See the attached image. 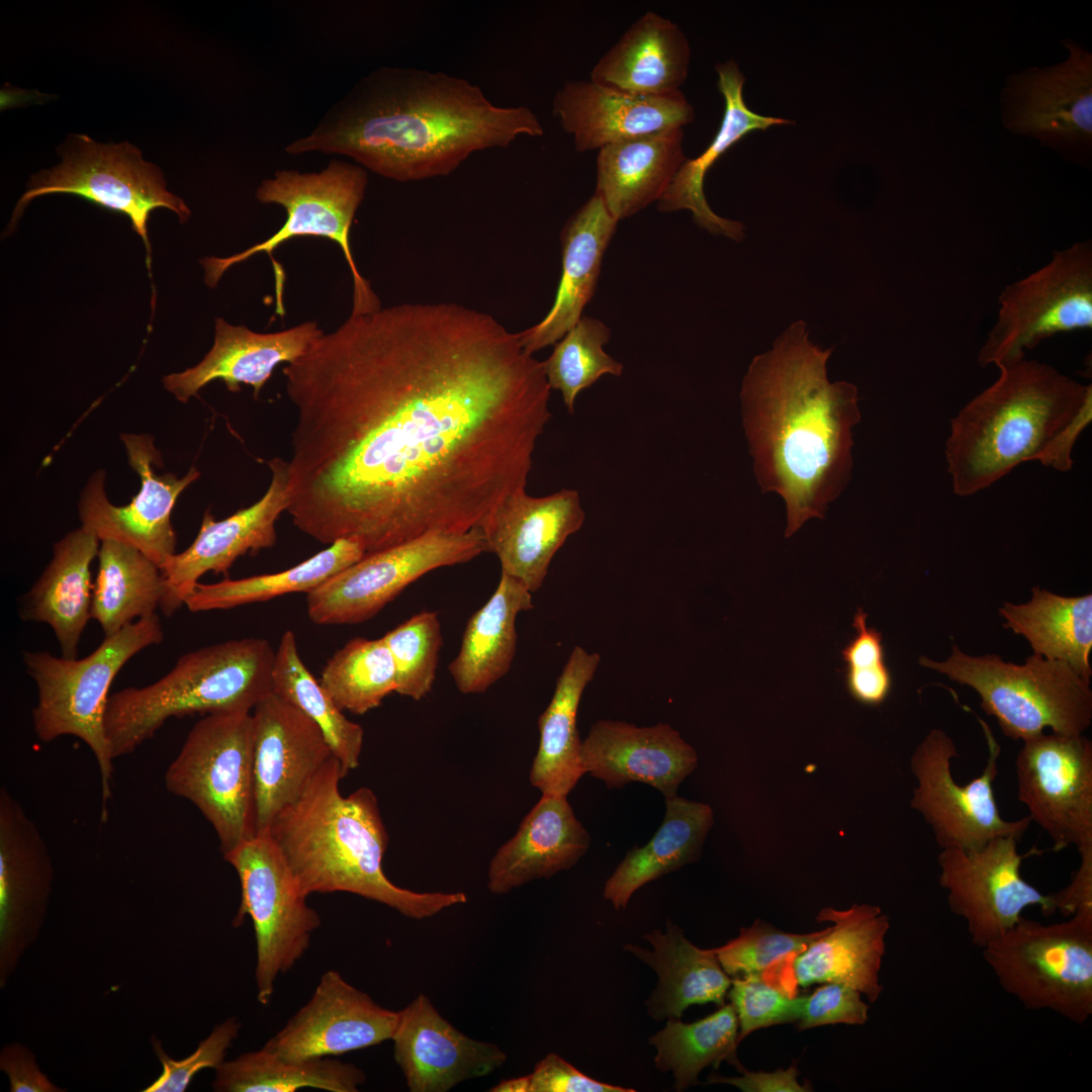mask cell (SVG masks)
I'll return each mask as SVG.
<instances>
[{
  "mask_svg": "<svg viewBox=\"0 0 1092 1092\" xmlns=\"http://www.w3.org/2000/svg\"><path fill=\"white\" fill-rule=\"evenodd\" d=\"M283 374L296 412L286 512L366 554L480 529L526 489L552 417L519 333L453 302L350 314Z\"/></svg>",
  "mask_w": 1092,
  "mask_h": 1092,
  "instance_id": "1",
  "label": "cell"
},
{
  "mask_svg": "<svg viewBox=\"0 0 1092 1092\" xmlns=\"http://www.w3.org/2000/svg\"><path fill=\"white\" fill-rule=\"evenodd\" d=\"M543 134L531 108L496 105L467 79L380 67L359 79L285 151L345 156L384 178L411 182L450 175L473 153Z\"/></svg>",
  "mask_w": 1092,
  "mask_h": 1092,
  "instance_id": "2",
  "label": "cell"
},
{
  "mask_svg": "<svg viewBox=\"0 0 1092 1092\" xmlns=\"http://www.w3.org/2000/svg\"><path fill=\"white\" fill-rule=\"evenodd\" d=\"M832 350L814 345L798 321L753 358L742 382V424L754 476L762 492L785 502L786 538L808 520L823 519L851 476L858 393L849 382L828 380Z\"/></svg>",
  "mask_w": 1092,
  "mask_h": 1092,
  "instance_id": "3",
  "label": "cell"
},
{
  "mask_svg": "<svg viewBox=\"0 0 1092 1092\" xmlns=\"http://www.w3.org/2000/svg\"><path fill=\"white\" fill-rule=\"evenodd\" d=\"M345 777L341 762L332 756L267 830L302 894L347 892L418 920L465 904L462 892L419 893L389 881L382 870L388 833L377 798L365 787L343 796L340 782Z\"/></svg>",
  "mask_w": 1092,
  "mask_h": 1092,
  "instance_id": "4",
  "label": "cell"
},
{
  "mask_svg": "<svg viewBox=\"0 0 1092 1092\" xmlns=\"http://www.w3.org/2000/svg\"><path fill=\"white\" fill-rule=\"evenodd\" d=\"M998 369L997 379L950 420L944 452L959 496L988 488L1021 463H1040L1092 395L1091 384L1036 360Z\"/></svg>",
  "mask_w": 1092,
  "mask_h": 1092,
  "instance_id": "5",
  "label": "cell"
},
{
  "mask_svg": "<svg viewBox=\"0 0 1092 1092\" xmlns=\"http://www.w3.org/2000/svg\"><path fill=\"white\" fill-rule=\"evenodd\" d=\"M274 658L264 638L228 640L180 656L149 686L110 695L104 728L113 759L134 751L172 717L251 712L272 693Z\"/></svg>",
  "mask_w": 1092,
  "mask_h": 1092,
  "instance_id": "6",
  "label": "cell"
},
{
  "mask_svg": "<svg viewBox=\"0 0 1092 1092\" xmlns=\"http://www.w3.org/2000/svg\"><path fill=\"white\" fill-rule=\"evenodd\" d=\"M163 638L160 618L154 614L105 636L92 653L81 659L57 657L47 651L23 653L26 672L37 689V703L32 710L35 734L43 742L72 735L87 744L100 772L102 815L112 794L113 757L104 728L110 686L131 657L160 644Z\"/></svg>",
  "mask_w": 1092,
  "mask_h": 1092,
  "instance_id": "7",
  "label": "cell"
},
{
  "mask_svg": "<svg viewBox=\"0 0 1092 1092\" xmlns=\"http://www.w3.org/2000/svg\"><path fill=\"white\" fill-rule=\"evenodd\" d=\"M368 184L367 170L356 163L333 159L320 172L278 170L264 179L255 196L264 204H278L286 211L283 225L271 237L229 257H204V281L209 288L218 283L232 266L251 257L266 253L275 275L276 312L284 314L283 287L285 273L275 260L274 251L284 243L299 237H317L339 245L353 280L351 314H366L381 308L380 300L369 282L361 275L350 246V229L356 211L363 201Z\"/></svg>",
  "mask_w": 1092,
  "mask_h": 1092,
  "instance_id": "8",
  "label": "cell"
},
{
  "mask_svg": "<svg viewBox=\"0 0 1092 1092\" xmlns=\"http://www.w3.org/2000/svg\"><path fill=\"white\" fill-rule=\"evenodd\" d=\"M919 663L975 690L985 713L1013 740H1026L1046 728L1080 735L1091 725L1090 678L1064 660L1032 654L1015 664L996 654L972 656L953 645L947 659L921 656Z\"/></svg>",
  "mask_w": 1092,
  "mask_h": 1092,
  "instance_id": "9",
  "label": "cell"
},
{
  "mask_svg": "<svg viewBox=\"0 0 1092 1092\" xmlns=\"http://www.w3.org/2000/svg\"><path fill=\"white\" fill-rule=\"evenodd\" d=\"M982 949L1001 988L1026 1009L1077 1024L1092 1015V915L1052 924L1021 916Z\"/></svg>",
  "mask_w": 1092,
  "mask_h": 1092,
  "instance_id": "10",
  "label": "cell"
},
{
  "mask_svg": "<svg viewBox=\"0 0 1092 1092\" xmlns=\"http://www.w3.org/2000/svg\"><path fill=\"white\" fill-rule=\"evenodd\" d=\"M251 712L206 714L165 774V787L196 806L222 854L257 834Z\"/></svg>",
  "mask_w": 1092,
  "mask_h": 1092,
  "instance_id": "11",
  "label": "cell"
},
{
  "mask_svg": "<svg viewBox=\"0 0 1092 1092\" xmlns=\"http://www.w3.org/2000/svg\"><path fill=\"white\" fill-rule=\"evenodd\" d=\"M222 856L234 867L241 884V902L233 925L241 926L246 916L253 922L257 1000L268 1005L278 976L302 958L321 917L306 903L307 897L267 831Z\"/></svg>",
  "mask_w": 1092,
  "mask_h": 1092,
  "instance_id": "12",
  "label": "cell"
},
{
  "mask_svg": "<svg viewBox=\"0 0 1092 1092\" xmlns=\"http://www.w3.org/2000/svg\"><path fill=\"white\" fill-rule=\"evenodd\" d=\"M998 304L995 323L978 353L981 367L1016 363L1048 338L1091 330V241L1055 251L1046 264L1008 284Z\"/></svg>",
  "mask_w": 1092,
  "mask_h": 1092,
  "instance_id": "13",
  "label": "cell"
},
{
  "mask_svg": "<svg viewBox=\"0 0 1092 1092\" xmlns=\"http://www.w3.org/2000/svg\"><path fill=\"white\" fill-rule=\"evenodd\" d=\"M72 138L61 164L31 177L28 189L16 204L9 229L14 228L24 208L36 197L54 193L77 195L128 216L132 229L145 243L150 269L151 244L147 225L152 211L168 208L184 223L191 210L183 199L168 191L161 170L144 161L134 146L127 142L99 144L85 134Z\"/></svg>",
  "mask_w": 1092,
  "mask_h": 1092,
  "instance_id": "14",
  "label": "cell"
},
{
  "mask_svg": "<svg viewBox=\"0 0 1092 1092\" xmlns=\"http://www.w3.org/2000/svg\"><path fill=\"white\" fill-rule=\"evenodd\" d=\"M980 723L988 743V759L983 772L967 785L958 784L952 777L951 760L959 752L941 729H932L911 757L917 781L911 806L930 826L941 849L977 848L1005 835L1021 839L1031 823L1028 816L1007 821L1000 815L993 783L1001 748L989 726L982 720Z\"/></svg>",
  "mask_w": 1092,
  "mask_h": 1092,
  "instance_id": "15",
  "label": "cell"
},
{
  "mask_svg": "<svg viewBox=\"0 0 1092 1092\" xmlns=\"http://www.w3.org/2000/svg\"><path fill=\"white\" fill-rule=\"evenodd\" d=\"M486 551L482 531L475 528L426 535L368 553L307 594L308 618L317 625L365 622L428 572L468 562Z\"/></svg>",
  "mask_w": 1092,
  "mask_h": 1092,
  "instance_id": "16",
  "label": "cell"
},
{
  "mask_svg": "<svg viewBox=\"0 0 1092 1092\" xmlns=\"http://www.w3.org/2000/svg\"><path fill=\"white\" fill-rule=\"evenodd\" d=\"M1019 841L998 836L977 848H943L937 855L949 910L966 921L972 942L981 948L1010 929L1029 906L1040 907L1044 916L1056 912L1052 894L1021 877L1022 860L1038 850L1019 854Z\"/></svg>",
  "mask_w": 1092,
  "mask_h": 1092,
  "instance_id": "17",
  "label": "cell"
},
{
  "mask_svg": "<svg viewBox=\"0 0 1092 1092\" xmlns=\"http://www.w3.org/2000/svg\"><path fill=\"white\" fill-rule=\"evenodd\" d=\"M1062 43L1066 61L1006 78L1001 119L1010 132L1081 161L1090 158L1092 145V54L1071 39Z\"/></svg>",
  "mask_w": 1092,
  "mask_h": 1092,
  "instance_id": "18",
  "label": "cell"
},
{
  "mask_svg": "<svg viewBox=\"0 0 1092 1092\" xmlns=\"http://www.w3.org/2000/svg\"><path fill=\"white\" fill-rule=\"evenodd\" d=\"M1015 774L1018 800L1054 850L1092 844L1091 740L1044 732L1023 740Z\"/></svg>",
  "mask_w": 1092,
  "mask_h": 1092,
  "instance_id": "19",
  "label": "cell"
},
{
  "mask_svg": "<svg viewBox=\"0 0 1092 1092\" xmlns=\"http://www.w3.org/2000/svg\"><path fill=\"white\" fill-rule=\"evenodd\" d=\"M128 463L141 478V488L125 506L112 505L104 490L105 475L99 470L87 482L80 498L82 526L100 541L115 540L139 549L162 568L176 553V533L171 513L181 492L200 473L195 467L179 478L159 474L160 452L150 435L123 434Z\"/></svg>",
  "mask_w": 1092,
  "mask_h": 1092,
  "instance_id": "20",
  "label": "cell"
},
{
  "mask_svg": "<svg viewBox=\"0 0 1092 1092\" xmlns=\"http://www.w3.org/2000/svg\"><path fill=\"white\" fill-rule=\"evenodd\" d=\"M54 868L21 804L0 789V986L5 987L44 922Z\"/></svg>",
  "mask_w": 1092,
  "mask_h": 1092,
  "instance_id": "21",
  "label": "cell"
},
{
  "mask_svg": "<svg viewBox=\"0 0 1092 1092\" xmlns=\"http://www.w3.org/2000/svg\"><path fill=\"white\" fill-rule=\"evenodd\" d=\"M818 921L833 923L803 950L768 968L761 976L791 996L798 986L846 984L875 1002L883 987L879 974L885 954L889 917L880 907L861 904L838 911L822 909Z\"/></svg>",
  "mask_w": 1092,
  "mask_h": 1092,
  "instance_id": "22",
  "label": "cell"
},
{
  "mask_svg": "<svg viewBox=\"0 0 1092 1092\" xmlns=\"http://www.w3.org/2000/svg\"><path fill=\"white\" fill-rule=\"evenodd\" d=\"M252 711L256 824L263 833L334 755L318 725L273 692Z\"/></svg>",
  "mask_w": 1092,
  "mask_h": 1092,
  "instance_id": "23",
  "label": "cell"
},
{
  "mask_svg": "<svg viewBox=\"0 0 1092 1092\" xmlns=\"http://www.w3.org/2000/svg\"><path fill=\"white\" fill-rule=\"evenodd\" d=\"M398 1011L377 1004L334 970L324 973L305 1005L262 1046L284 1059L340 1056L391 1039Z\"/></svg>",
  "mask_w": 1092,
  "mask_h": 1092,
  "instance_id": "24",
  "label": "cell"
},
{
  "mask_svg": "<svg viewBox=\"0 0 1092 1092\" xmlns=\"http://www.w3.org/2000/svg\"><path fill=\"white\" fill-rule=\"evenodd\" d=\"M268 466L271 482L257 503L221 521L206 511L192 544L161 568L166 584L160 608L164 615L171 616L185 605L206 572L226 574L240 556L275 545V523L289 505L288 466L278 457L269 460Z\"/></svg>",
  "mask_w": 1092,
  "mask_h": 1092,
  "instance_id": "25",
  "label": "cell"
},
{
  "mask_svg": "<svg viewBox=\"0 0 1092 1092\" xmlns=\"http://www.w3.org/2000/svg\"><path fill=\"white\" fill-rule=\"evenodd\" d=\"M552 112L580 153L684 127L695 117L694 107L681 91L644 96L590 79L566 81L554 94Z\"/></svg>",
  "mask_w": 1092,
  "mask_h": 1092,
  "instance_id": "26",
  "label": "cell"
},
{
  "mask_svg": "<svg viewBox=\"0 0 1092 1092\" xmlns=\"http://www.w3.org/2000/svg\"><path fill=\"white\" fill-rule=\"evenodd\" d=\"M584 518L575 489L545 496H531L523 489L502 502L480 530L502 571L533 594L542 586L556 552L581 528Z\"/></svg>",
  "mask_w": 1092,
  "mask_h": 1092,
  "instance_id": "27",
  "label": "cell"
},
{
  "mask_svg": "<svg viewBox=\"0 0 1092 1092\" xmlns=\"http://www.w3.org/2000/svg\"><path fill=\"white\" fill-rule=\"evenodd\" d=\"M391 1040L394 1060L412 1092H446L491 1074L507 1061L497 1045L455 1028L424 994L398 1011Z\"/></svg>",
  "mask_w": 1092,
  "mask_h": 1092,
  "instance_id": "28",
  "label": "cell"
},
{
  "mask_svg": "<svg viewBox=\"0 0 1092 1092\" xmlns=\"http://www.w3.org/2000/svg\"><path fill=\"white\" fill-rule=\"evenodd\" d=\"M581 763L584 774L602 780L609 789L640 782L671 798L696 768L698 755L668 724L637 727L599 720L582 740Z\"/></svg>",
  "mask_w": 1092,
  "mask_h": 1092,
  "instance_id": "29",
  "label": "cell"
},
{
  "mask_svg": "<svg viewBox=\"0 0 1092 1092\" xmlns=\"http://www.w3.org/2000/svg\"><path fill=\"white\" fill-rule=\"evenodd\" d=\"M315 321L275 333H257L216 318L212 348L195 366L163 378L164 387L187 402L213 380H222L232 392L251 385L255 397L281 363H293L324 335Z\"/></svg>",
  "mask_w": 1092,
  "mask_h": 1092,
  "instance_id": "30",
  "label": "cell"
},
{
  "mask_svg": "<svg viewBox=\"0 0 1092 1092\" xmlns=\"http://www.w3.org/2000/svg\"><path fill=\"white\" fill-rule=\"evenodd\" d=\"M567 796L542 794L516 834L491 858L487 888L504 895L533 880L571 869L587 851L590 836Z\"/></svg>",
  "mask_w": 1092,
  "mask_h": 1092,
  "instance_id": "31",
  "label": "cell"
},
{
  "mask_svg": "<svg viewBox=\"0 0 1092 1092\" xmlns=\"http://www.w3.org/2000/svg\"><path fill=\"white\" fill-rule=\"evenodd\" d=\"M617 223L596 193L568 218L560 235L562 273L552 307L542 321L519 333L527 353L554 345L582 316Z\"/></svg>",
  "mask_w": 1092,
  "mask_h": 1092,
  "instance_id": "32",
  "label": "cell"
},
{
  "mask_svg": "<svg viewBox=\"0 0 1092 1092\" xmlns=\"http://www.w3.org/2000/svg\"><path fill=\"white\" fill-rule=\"evenodd\" d=\"M100 542L83 526L66 534L54 545L52 560L20 600L21 620L48 624L67 658H77L81 635L91 618L90 565Z\"/></svg>",
  "mask_w": 1092,
  "mask_h": 1092,
  "instance_id": "33",
  "label": "cell"
},
{
  "mask_svg": "<svg viewBox=\"0 0 1092 1092\" xmlns=\"http://www.w3.org/2000/svg\"><path fill=\"white\" fill-rule=\"evenodd\" d=\"M690 59V43L681 28L647 11L601 57L589 79L633 94L670 95L680 91Z\"/></svg>",
  "mask_w": 1092,
  "mask_h": 1092,
  "instance_id": "34",
  "label": "cell"
},
{
  "mask_svg": "<svg viewBox=\"0 0 1092 1092\" xmlns=\"http://www.w3.org/2000/svg\"><path fill=\"white\" fill-rule=\"evenodd\" d=\"M716 72L718 88L725 102L720 127L700 156L685 160L668 189L659 199L657 208L663 212L689 209L695 222L701 228L712 234L741 241L744 237L743 224L719 216L708 204L704 193L705 176L720 156L750 131L792 121L760 115L748 108L742 94L744 77L735 61L718 64Z\"/></svg>",
  "mask_w": 1092,
  "mask_h": 1092,
  "instance_id": "35",
  "label": "cell"
},
{
  "mask_svg": "<svg viewBox=\"0 0 1092 1092\" xmlns=\"http://www.w3.org/2000/svg\"><path fill=\"white\" fill-rule=\"evenodd\" d=\"M682 141L673 127L599 150L595 193L617 221L659 201L687 159Z\"/></svg>",
  "mask_w": 1092,
  "mask_h": 1092,
  "instance_id": "36",
  "label": "cell"
},
{
  "mask_svg": "<svg viewBox=\"0 0 1092 1092\" xmlns=\"http://www.w3.org/2000/svg\"><path fill=\"white\" fill-rule=\"evenodd\" d=\"M643 938L650 943L651 950L635 944H626L624 949L647 964L658 976L656 988L646 1002L652 1018L679 1019L691 1005L725 1004L732 980L723 970L714 948L697 947L670 921L664 933L654 930Z\"/></svg>",
  "mask_w": 1092,
  "mask_h": 1092,
  "instance_id": "37",
  "label": "cell"
},
{
  "mask_svg": "<svg viewBox=\"0 0 1092 1092\" xmlns=\"http://www.w3.org/2000/svg\"><path fill=\"white\" fill-rule=\"evenodd\" d=\"M600 661L599 653L574 646L556 680L552 699L538 719L540 739L530 782L542 794L567 796L584 775L576 717L582 694Z\"/></svg>",
  "mask_w": 1092,
  "mask_h": 1092,
  "instance_id": "38",
  "label": "cell"
},
{
  "mask_svg": "<svg viewBox=\"0 0 1092 1092\" xmlns=\"http://www.w3.org/2000/svg\"><path fill=\"white\" fill-rule=\"evenodd\" d=\"M533 608L526 585L502 571L492 596L468 619L459 651L449 664L460 693H483L508 673L517 650V617Z\"/></svg>",
  "mask_w": 1092,
  "mask_h": 1092,
  "instance_id": "39",
  "label": "cell"
},
{
  "mask_svg": "<svg viewBox=\"0 0 1092 1092\" xmlns=\"http://www.w3.org/2000/svg\"><path fill=\"white\" fill-rule=\"evenodd\" d=\"M713 823L709 805L677 796L665 798L657 832L644 846L627 852L607 880L604 898L616 909L625 908L638 889L695 861Z\"/></svg>",
  "mask_w": 1092,
  "mask_h": 1092,
  "instance_id": "40",
  "label": "cell"
},
{
  "mask_svg": "<svg viewBox=\"0 0 1092 1092\" xmlns=\"http://www.w3.org/2000/svg\"><path fill=\"white\" fill-rule=\"evenodd\" d=\"M999 614L1004 627L1022 635L1033 654L1064 660L1090 678L1092 669V595L1063 597L1038 586L1020 605L1004 603Z\"/></svg>",
  "mask_w": 1092,
  "mask_h": 1092,
  "instance_id": "41",
  "label": "cell"
},
{
  "mask_svg": "<svg viewBox=\"0 0 1092 1092\" xmlns=\"http://www.w3.org/2000/svg\"><path fill=\"white\" fill-rule=\"evenodd\" d=\"M93 583L91 618L110 636L133 619L156 614L166 584L161 568L139 549L115 540H102Z\"/></svg>",
  "mask_w": 1092,
  "mask_h": 1092,
  "instance_id": "42",
  "label": "cell"
},
{
  "mask_svg": "<svg viewBox=\"0 0 1092 1092\" xmlns=\"http://www.w3.org/2000/svg\"><path fill=\"white\" fill-rule=\"evenodd\" d=\"M366 550L356 538L337 540L327 549L286 570L214 583L198 582L185 601L191 612L228 610L265 602L291 593L313 590L326 580L356 563Z\"/></svg>",
  "mask_w": 1092,
  "mask_h": 1092,
  "instance_id": "43",
  "label": "cell"
},
{
  "mask_svg": "<svg viewBox=\"0 0 1092 1092\" xmlns=\"http://www.w3.org/2000/svg\"><path fill=\"white\" fill-rule=\"evenodd\" d=\"M215 1072L212 1088L217 1092H294L302 1088L356 1092L366 1079L351 1063L329 1057L284 1059L262 1048L222 1062Z\"/></svg>",
  "mask_w": 1092,
  "mask_h": 1092,
  "instance_id": "44",
  "label": "cell"
},
{
  "mask_svg": "<svg viewBox=\"0 0 1092 1092\" xmlns=\"http://www.w3.org/2000/svg\"><path fill=\"white\" fill-rule=\"evenodd\" d=\"M272 692L318 725L346 776L358 767L364 730L343 714L320 680L307 669L299 655L295 635L290 630L282 634L275 650Z\"/></svg>",
  "mask_w": 1092,
  "mask_h": 1092,
  "instance_id": "45",
  "label": "cell"
},
{
  "mask_svg": "<svg viewBox=\"0 0 1092 1092\" xmlns=\"http://www.w3.org/2000/svg\"><path fill=\"white\" fill-rule=\"evenodd\" d=\"M649 1043L656 1050L655 1067L672 1074L676 1091L695 1086L703 1069L718 1068L722 1061L743 1070L736 1057L738 1019L731 1003L692 1023L668 1019Z\"/></svg>",
  "mask_w": 1092,
  "mask_h": 1092,
  "instance_id": "46",
  "label": "cell"
},
{
  "mask_svg": "<svg viewBox=\"0 0 1092 1092\" xmlns=\"http://www.w3.org/2000/svg\"><path fill=\"white\" fill-rule=\"evenodd\" d=\"M320 682L337 706L363 715L396 691V670L383 639L353 638L325 665Z\"/></svg>",
  "mask_w": 1092,
  "mask_h": 1092,
  "instance_id": "47",
  "label": "cell"
},
{
  "mask_svg": "<svg viewBox=\"0 0 1092 1092\" xmlns=\"http://www.w3.org/2000/svg\"><path fill=\"white\" fill-rule=\"evenodd\" d=\"M610 329L600 320L581 316L554 345L543 361L550 388L560 390L569 414L574 413L578 393L603 375L620 376L623 365L609 356L603 346L610 340Z\"/></svg>",
  "mask_w": 1092,
  "mask_h": 1092,
  "instance_id": "48",
  "label": "cell"
},
{
  "mask_svg": "<svg viewBox=\"0 0 1092 1092\" xmlns=\"http://www.w3.org/2000/svg\"><path fill=\"white\" fill-rule=\"evenodd\" d=\"M383 639L395 665V693L415 701L425 698L436 679L443 643L438 613L416 614L387 632Z\"/></svg>",
  "mask_w": 1092,
  "mask_h": 1092,
  "instance_id": "49",
  "label": "cell"
},
{
  "mask_svg": "<svg viewBox=\"0 0 1092 1092\" xmlns=\"http://www.w3.org/2000/svg\"><path fill=\"white\" fill-rule=\"evenodd\" d=\"M822 930L799 934L781 931L760 920L726 944L714 948L728 976L761 975L787 957L803 950Z\"/></svg>",
  "mask_w": 1092,
  "mask_h": 1092,
  "instance_id": "50",
  "label": "cell"
},
{
  "mask_svg": "<svg viewBox=\"0 0 1092 1092\" xmlns=\"http://www.w3.org/2000/svg\"><path fill=\"white\" fill-rule=\"evenodd\" d=\"M727 996L738 1019V1042L759 1028L798 1021L804 996H791L761 975L736 977Z\"/></svg>",
  "mask_w": 1092,
  "mask_h": 1092,
  "instance_id": "51",
  "label": "cell"
},
{
  "mask_svg": "<svg viewBox=\"0 0 1092 1092\" xmlns=\"http://www.w3.org/2000/svg\"><path fill=\"white\" fill-rule=\"evenodd\" d=\"M240 1028L241 1023L236 1017L228 1018L199 1042L194 1053L182 1060L172 1059L163 1050L161 1041L153 1037V1049L163 1071L143 1092H184L199 1071L205 1068L215 1070L224 1062L228 1050L238 1037Z\"/></svg>",
  "mask_w": 1092,
  "mask_h": 1092,
  "instance_id": "52",
  "label": "cell"
},
{
  "mask_svg": "<svg viewBox=\"0 0 1092 1092\" xmlns=\"http://www.w3.org/2000/svg\"><path fill=\"white\" fill-rule=\"evenodd\" d=\"M492 1092H633L593 1079L556 1054H549L532 1073L499 1081Z\"/></svg>",
  "mask_w": 1092,
  "mask_h": 1092,
  "instance_id": "53",
  "label": "cell"
},
{
  "mask_svg": "<svg viewBox=\"0 0 1092 1092\" xmlns=\"http://www.w3.org/2000/svg\"><path fill=\"white\" fill-rule=\"evenodd\" d=\"M860 995L846 984L824 983L812 994L805 995L798 1029L836 1023L863 1024L869 1019V1005Z\"/></svg>",
  "mask_w": 1092,
  "mask_h": 1092,
  "instance_id": "54",
  "label": "cell"
},
{
  "mask_svg": "<svg viewBox=\"0 0 1092 1092\" xmlns=\"http://www.w3.org/2000/svg\"><path fill=\"white\" fill-rule=\"evenodd\" d=\"M0 1069L8 1076L10 1092L66 1091L39 1070L34 1054L20 1043H11L2 1049Z\"/></svg>",
  "mask_w": 1092,
  "mask_h": 1092,
  "instance_id": "55",
  "label": "cell"
},
{
  "mask_svg": "<svg viewBox=\"0 0 1092 1092\" xmlns=\"http://www.w3.org/2000/svg\"><path fill=\"white\" fill-rule=\"evenodd\" d=\"M867 619L868 614L857 608L852 621L855 636L841 650L845 669L869 671L887 665L883 636L868 626Z\"/></svg>",
  "mask_w": 1092,
  "mask_h": 1092,
  "instance_id": "56",
  "label": "cell"
},
{
  "mask_svg": "<svg viewBox=\"0 0 1092 1092\" xmlns=\"http://www.w3.org/2000/svg\"><path fill=\"white\" fill-rule=\"evenodd\" d=\"M1078 850L1080 866L1074 872L1071 883L1052 894L1056 911L1064 916L1092 915V844Z\"/></svg>",
  "mask_w": 1092,
  "mask_h": 1092,
  "instance_id": "57",
  "label": "cell"
},
{
  "mask_svg": "<svg viewBox=\"0 0 1092 1092\" xmlns=\"http://www.w3.org/2000/svg\"><path fill=\"white\" fill-rule=\"evenodd\" d=\"M741 1073L742 1075L738 1077L712 1074L709 1076L708 1084H729L743 1092H806L811 1090L809 1086L798 1082V1070L795 1066L775 1072H750L743 1069Z\"/></svg>",
  "mask_w": 1092,
  "mask_h": 1092,
  "instance_id": "58",
  "label": "cell"
},
{
  "mask_svg": "<svg viewBox=\"0 0 1092 1092\" xmlns=\"http://www.w3.org/2000/svg\"><path fill=\"white\" fill-rule=\"evenodd\" d=\"M1092 421V395H1090L1074 419L1058 435L1040 463L1060 472L1072 469L1074 446Z\"/></svg>",
  "mask_w": 1092,
  "mask_h": 1092,
  "instance_id": "59",
  "label": "cell"
},
{
  "mask_svg": "<svg viewBox=\"0 0 1092 1092\" xmlns=\"http://www.w3.org/2000/svg\"><path fill=\"white\" fill-rule=\"evenodd\" d=\"M845 687L856 702L866 706H880L892 689V675L887 665L869 670H844Z\"/></svg>",
  "mask_w": 1092,
  "mask_h": 1092,
  "instance_id": "60",
  "label": "cell"
}]
</instances>
